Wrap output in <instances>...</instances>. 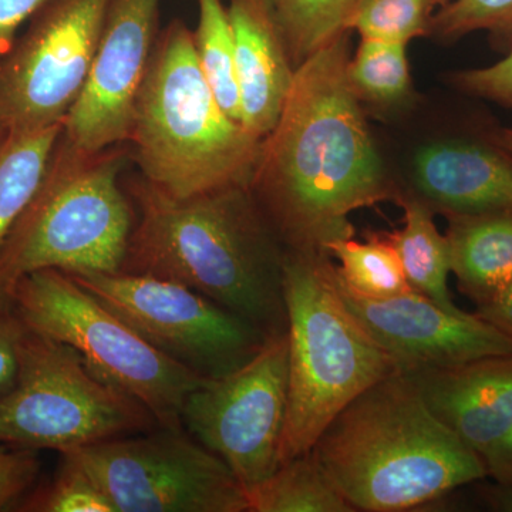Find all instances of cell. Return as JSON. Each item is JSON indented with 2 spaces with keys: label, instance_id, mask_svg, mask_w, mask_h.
Returning <instances> with one entry per match:
<instances>
[{
  "label": "cell",
  "instance_id": "1",
  "mask_svg": "<svg viewBox=\"0 0 512 512\" xmlns=\"http://www.w3.org/2000/svg\"><path fill=\"white\" fill-rule=\"evenodd\" d=\"M349 33L299 64L251 188L285 249L355 237L349 215L404 192L387 174L350 87Z\"/></svg>",
  "mask_w": 512,
  "mask_h": 512
},
{
  "label": "cell",
  "instance_id": "2",
  "mask_svg": "<svg viewBox=\"0 0 512 512\" xmlns=\"http://www.w3.org/2000/svg\"><path fill=\"white\" fill-rule=\"evenodd\" d=\"M128 194L138 217L120 272L178 282L268 336L286 332L285 247L251 188L177 198L138 175Z\"/></svg>",
  "mask_w": 512,
  "mask_h": 512
},
{
  "label": "cell",
  "instance_id": "3",
  "mask_svg": "<svg viewBox=\"0 0 512 512\" xmlns=\"http://www.w3.org/2000/svg\"><path fill=\"white\" fill-rule=\"evenodd\" d=\"M311 451L355 511H412L487 477L399 372L349 403Z\"/></svg>",
  "mask_w": 512,
  "mask_h": 512
},
{
  "label": "cell",
  "instance_id": "4",
  "mask_svg": "<svg viewBox=\"0 0 512 512\" xmlns=\"http://www.w3.org/2000/svg\"><path fill=\"white\" fill-rule=\"evenodd\" d=\"M128 141L141 177L177 198L249 187L262 143L218 103L181 19L158 33Z\"/></svg>",
  "mask_w": 512,
  "mask_h": 512
},
{
  "label": "cell",
  "instance_id": "5",
  "mask_svg": "<svg viewBox=\"0 0 512 512\" xmlns=\"http://www.w3.org/2000/svg\"><path fill=\"white\" fill-rule=\"evenodd\" d=\"M284 298L288 414L281 464L309 453L349 403L399 372L343 301L325 249H285Z\"/></svg>",
  "mask_w": 512,
  "mask_h": 512
},
{
  "label": "cell",
  "instance_id": "6",
  "mask_svg": "<svg viewBox=\"0 0 512 512\" xmlns=\"http://www.w3.org/2000/svg\"><path fill=\"white\" fill-rule=\"evenodd\" d=\"M126 151L89 153L60 133L45 174L0 249V305H9L23 276L119 272L134 227L130 198L120 185Z\"/></svg>",
  "mask_w": 512,
  "mask_h": 512
},
{
  "label": "cell",
  "instance_id": "7",
  "mask_svg": "<svg viewBox=\"0 0 512 512\" xmlns=\"http://www.w3.org/2000/svg\"><path fill=\"white\" fill-rule=\"evenodd\" d=\"M9 305L26 329L70 346L100 379L143 404L161 429L184 430L185 400L205 377L151 345L72 276H23Z\"/></svg>",
  "mask_w": 512,
  "mask_h": 512
},
{
  "label": "cell",
  "instance_id": "8",
  "mask_svg": "<svg viewBox=\"0 0 512 512\" xmlns=\"http://www.w3.org/2000/svg\"><path fill=\"white\" fill-rule=\"evenodd\" d=\"M154 424L143 404L100 379L76 350L25 330L15 383L0 396V444L62 454Z\"/></svg>",
  "mask_w": 512,
  "mask_h": 512
},
{
  "label": "cell",
  "instance_id": "9",
  "mask_svg": "<svg viewBox=\"0 0 512 512\" xmlns=\"http://www.w3.org/2000/svg\"><path fill=\"white\" fill-rule=\"evenodd\" d=\"M69 454L114 512H249L231 468L184 430L117 437Z\"/></svg>",
  "mask_w": 512,
  "mask_h": 512
},
{
  "label": "cell",
  "instance_id": "10",
  "mask_svg": "<svg viewBox=\"0 0 512 512\" xmlns=\"http://www.w3.org/2000/svg\"><path fill=\"white\" fill-rule=\"evenodd\" d=\"M158 350L201 377L227 375L269 338L178 282L127 272H66Z\"/></svg>",
  "mask_w": 512,
  "mask_h": 512
},
{
  "label": "cell",
  "instance_id": "11",
  "mask_svg": "<svg viewBox=\"0 0 512 512\" xmlns=\"http://www.w3.org/2000/svg\"><path fill=\"white\" fill-rule=\"evenodd\" d=\"M288 414V336L276 333L252 359L205 377L183 410V424L224 461L247 495L278 470Z\"/></svg>",
  "mask_w": 512,
  "mask_h": 512
},
{
  "label": "cell",
  "instance_id": "12",
  "mask_svg": "<svg viewBox=\"0 0 512 512\" xmlns=\"http://www.w3.org/2000/svg\"><path fill=\"white\" fill-rule=\"evenodd\" d=\"M110 0H50L0 56V120L10 134L60 126L82 93Z\"/></svg>",
  "mask_w": 512,
  "mask_h": 512
},
{
  "label": "cell",
  "instance_id": "13",
  "mask_svg": "<svg viewBox=\"0 0 512 512\" xmlns=\"http://www.w3.org/2000/svg\"><path fill=\"white\" fill-rule=\"evenodd\" d=\"M160 0H110L89 77L62 136L89 153L130 137L138 90L158 36Z\"/></svg>",
  "mask_w": 512,
  "mask_h": 512
},
{
  "label": "cell",
  "instance_id": "14",
  "mask_svg": "<svg viewBox=\"0 0 512 512\" xmlns=\"http://www.w3.org/2000/svg\"><path fill=\"white\" fill-rule=\"evenodd\" d=\"M340 295L380 348L396 362L399 373L512 355V338L478 318L454 313L416 291L386 299H365L340 285Z\"/></svg>",
  "mask_w": 512,
  "mask_h": 512
},
{
  "label": "cell",
  "instance_id": "15",
  "mask_svg": "<svg viewBox=\"0 0 512 512\" xmlns=\"http://www.w3.org/2000/svg\"><path fill=\"white\" fill-rule=\"evenodd\" d=\"M491 127L420 148L414 195L444 217L512 208V154L494 143Z\"/></svg>",
  "mask_w": 512,
  "mask_h": 512
},
{
  "label": "cell",
  "instance_id": "16",
  "mask_svg": "<svg viewBox=\"0 0 512 512\" xmlns=\"http://www.w3.org/2000/svg\"><path fill=\"white\" fill-rule=\"evenodd\" d=\"M436 419L483 457L512 426V355L404 372Z\"/></svg>",
  "mask_w": 512,
  "mask_h": 512
},
{
  "label": "cell",
  "instance_id": "17",
  "mask_svg": "<svg viewBox=\"0 0 512 512\" xmlns=\"http://www.w3.org/2000/svg\"><path fill=\"white\" fill-rule=\"evenodd\" d=\"M242 124L264 138L279 119L295 66L274 0H229Z\"/></svg>",
  "mask_w": 512,
  "mask_h": 512
},
{
  "label": "cell",
  "instance_id": "18",
  "mask_svg": "<svg viewBox=\"0 0 512 512\" xmlns=\"http://www.w3.org/2000/svg\"><path fill=\"white\" fill-rule=\"evenodd\" d=\"M446 218L451 274L464 296L483 305L512 282V208Z\"/></svg>",
  "mask_w": 512,
  "mask_h": 512
},
{
  "label": "cell",
  "instance_id": "19",
  "mask_svg": "<svg viewBox=\"0 0 512 512\" xmlns=\"http://www.w3.org/2000/svg\"><path fill=\"white\" fill-rule=\"evenodd\" d=\"M397 204L404 211L403 228L383 232L399 256L407 282L413 291L427 296L447 311L466 313L451 298L450 248L433 220L434 211L414 194L404 192Z\"/></svg>",
  "mask_w": 512,
  "mask_h": 512
},
{
  "label": "cell",
  "instance_id": "20",
  "mask_svg": "<svg viewBox=\"0 0 512 512\" xmlns=\"http://www.w3.org/2000/svg\"><path fill=\"white\" fill-rule=\"evenodd\" d=\"M248 501L249 512H356L312 451L281 464Z\"/></svg>",
  "mask_w": 512,
  "mask_h": 512
},
{
  "label": "cell",
  "instance_id": "21",
  "mask_svg": "<svg viewBox=\"0 0 512 512\" xmlns=\"http://www.w3.org/2000/svg\"><path fill=\"white\" fill-rule=\"evenodd\" d=\"M60 126L10 134L0 151V249L42 180Z\"/></svg>",
  "mask_w": 512,
  "mask_h": 512
},
{
  "label": "cell",
  "instance_id": "22",
  "mask_svg": "<svg viewBox=\"0 0 512 512\" xmlns=\"http://www.w3.org/2000/svg\"><path fill=\"white\" fill-rule=\"evenodd\" d=\"M326 252L338 261L340 285L352 295L365 299H386L413 291L407 282L399 256L383 232H372L366 242L355 238L330 242Z\"/></svg>",
  "mask_w": 512,
  "mask_h": 512
},
{
  "label": "cell",
  "instance_id": "23",
  "mask_svg": "<svg viewBox=\"0 0 512 512\" xmlns=\"http://www.w3.org/2000/svg\"><path fill=\"white\" fill-rule=\"evenodd\" d=\"M197 2L198 25L192 35L198 63L222 109L242 124L234 36L227 8L222 0Z\"/></svg>",
  "mask_w": 512,
  "mask_h": 512
},
{
  "label": "cell",
  "instance_id": "24",
  "mask_svg": "<svg viewBox=\"0 0 512 512\" xmlns=\"http://www.w3.org/2000/svg\"><path fill=\"white\" fill-rule=\"evenodd\" d=\"M293 66L352 32L365 0H274Z\"/></svg>",
  "mask_w": 512,
  "mask_h": 512
},
{
  "label": "cell",
  "instance_id": "25",
  "mask_svg": "<svg viewBox=\"0 0 512 512\" xmlns=\"http://www.w3.org/2000/svg\"><path fill=\"white\" fill-rule=\"evenodd\" d=\"M407 45L362 39L350 57L348 79L357 99L377 106L402 103L412 90Z\"/></svg>",
  "mask_w": 512,
  "mask_h": 512
},
{
  "label": "cell",
  "instance_id": "26",
  "mask_svg": "<svg viewBox=\"0 0 512 512\" xmlns=\"http://www.w3.org/2000/svg\"><path fill=\"white\" fill-rule=\"evenodd\" d=\"M60 466L49 483L30 490L16 511L114 512L109 498L82 464L69 453L60 454Z\"/></svg>",
  "mask_w": 512,
  "mask_h": 512
},
{
  "label": "cell",
  "instance_id": "27",
  "mask_svg": "<svg viewBox=\"0 0 512 512\" xmlns=\"http://www.w3.org/2000/svg\"><path fill=\"white\" fill-rule=\"evenodd\" d=\"M485 30L494 49L507 55L512 49V0H451L430 20L429 35L458 40Z\"/></svg>",
  "mask_w": 512,
  "mask_h": 512
},
{
  "label": "cell",
  "instance_id": "28",
  "mask_svg": "<svg viewBox=\"0 0 512 512\" xmlns=\"http://www.w3.org/2000/svg\"><path fill=\"white\" fill-rule=\"evenodd\" d=\"M433 0H365L350 29L362 39L407 43L429 35Z\"/></svg>",
  "mask_w": 512,
  "mask_h": 512
},
{
  "label": "cell",
  "instance_id": "29",
  "mask_svg": "<svg viewBox=\"0 0 512 512\" xmlns=\"http://www.w3.org/2000/svg\"><path fill=\"white\" fill-rule=\"evenodd\" d=\"M40 473L37 451L0 444V511L16 510Z\"/></svg>",
  "mask_w": 512,
  "mask_h": 512
},
{
  "label": "cell",
  "instance_id": "30",
  "mask_svg": "<svg viewBox=\"0 0 512 512\" xmlns=\"http://www.w3.org/2000/svg\"><path fill=\"white\" fill-rule=\"evenodd\" d=\"M450 83L467 96L512 109V49L493 66L450 74Z\"/></svg>",
  "mask_w": 512,
  "mask_h": 512
},
{
  "label": "cell",
  "instance_id": "31",
  "mask_svg": "<svg viewBox=\"0 0 512 512\" xmlns=\"http://www.w3.org/2000/svg\"><path fill=\"white\" fill-rule=\"evenodd\" d=\"M25 330L13 309L0 305V396L15 383L19 345Z\"/></svg>",
  "mask_w": 512,
  "mask_h": 512
},
{
  "label": "cell",
  "instance_id": "32",
  "mask_svg": "<svg viewBox=\"0 0 512 512\" xmlns=\"http://www.w3.org/2000/svg\"><path fill=\"white\" fill-rule=\"evenodd\" d=\"M50 0H0V56L5 55L18 37L20 26Z\"/></svg>",
  "mask_w": 512,
  "mask_h": 512
},
{
  "label": "cell",
  "instance_id": "33",
  "mask_svg": "<svg viewBox=\"0 0 512 512\" xmlns=\"http://www.w3.org/2000/svg\"><path fill=\"white\" fill-rule=\"evenodd\" d=\"M487 477L495 484L512 485V426L483 457Z\"/></svg>",
  "mask_w": 512,
  "mask_h": 512
},
{
  "label": "cell",
  "instance_id": "34",
  "mask_svg": "<svg viewBox=\"0 0 512 512\" xmlns=\"http://www.w3.org/2000/svg\"><path fill=\"white\" fill-rule=\"evenodd\" d=\"M474 313L512 338V282L491 301L476 306Z\"/></svg>",
  "mask_w": 512,
  "mask_h": 512
},
{
  "label": "cell",
  "instance_id": "35",
  "mask_svg": "<svg viewBox=\"0 0 512 512\" xmlns=\"http://www.w3.org/2000/svg\"><path fill=\"white\" fill-rule=\"evenodd\" d=\"M483 495L491 510L512 512V485H490L484 488Z\"/></svg>",
  "mask_w": 512,
  "mask_h": 512
},
{
  "label": "cell",
  "instance_id": "36",
  "mask_svg": "<svg viewBox=\"0 0 512 512\" xmlns=\"http://www.w3.org/2000/svg\"><path fill=\"white\" fill-rule=\"evenodd\" d=\"M490 136L495 144L512 154V128L493 126L490 130Z\"/></svg>",
  "mask_w": 512,
  "mask_h": 512
},
{
  "label": "cell",
  "instance_id": "37",
  "mask_svg": "<svg viewBox=\"0 0 512 512\" xmlns=\"http://www.w3.org/2000/svg\"><path fill=\"white\" fill-rule=\"evenodd\" d=\"M10 137V131L8 130V127L3 124V121L0 120V151H2V148L5 147L6 141L9 140Z\"/></svg>",
  "mask_w": 512,
  "mask_h": 512
},
{
  "label": "cell",
  "instance_id": "38",
  "mask_svg": "<svg viewBox=\"0 0 512 512\" xmlns=\"http://www.w3.org/2000/svg\"><path fill=\"white\" fill-rule=\"evenodd\" d=\"M434 5H436V8H441V6L447 5L448 2H451V0H433Z\"/></svg>",
  "mask_w": 512,
  "mask_h": 512
}]
</instances>
